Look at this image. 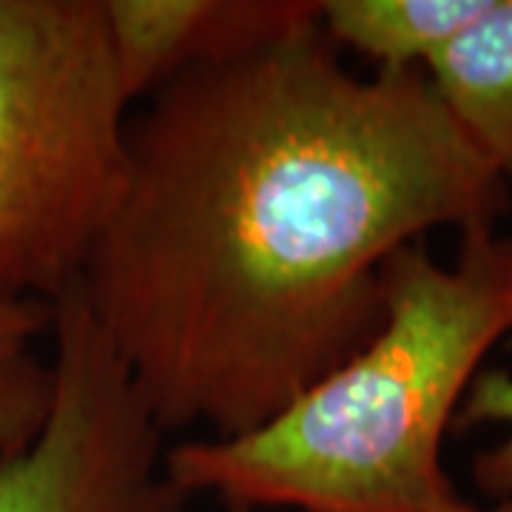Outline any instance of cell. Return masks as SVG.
I'll list each match as a JSON object with an SVG mask.
<instances>
[{
	"mask_svg": "<svg viewBox=\"0 0 512 512\" xmlns=\"http://www.w3.org/2000/svg\"><path fill=\"white\" fill-rule=\"evenodd\" d=\"M510 333L512 237L461 234L450 265L404 245L384 262L382 322L362 348L254 433L168 444L165 473L185 498L254 512H478L441 453Z\"/></svg>",
	"mask_w": 512,
	"mask_h": 512,
	"instance_id": "cell-2",
	"label": "cell"
},
{
	"mask_svg": "<svg viewBox=\"0 0 512 512\" xmlns=\"http://www.w3.org/2000/svg\"><path fill=\"white\" fill-rule=\"evenodd\" d=\"M228 512H254V510H239V507H228ZM478 512H512V498L510 501H498L490 507H478Z\"/></svg>",
	"mask_w": 512,
	"mask_h": 512,
	"instance_id": "cell-10",
	"label": "cell"
},
{
	"mask_svg": "<svg viewBox=\"0 0 512 512\" xmlns=\"http://www.w3.org/2000/svg\"><path fill=\"white\" fill-rule=\"evenodd\" d=\"M131 94L106 0H0V296L74 285L126 191Z\"/></svg>",
	"mask_w": 512,
	"mask_h": 512,
	"instance_id": "cell-3",
	"label": "cell"
},
{
	"mask_svg": "<svg viewBox=\"0 0 512 512\" xmlns=\"http://www.w3.org/2000/svg\"><path fill=\"white\" fill-rule=\"evenodd\" d=\"M52 407L0 456V512H183L165 433L140 402L74 285L55 302Z\"/></svg>",
	"mask_w": 512,
	"mask_h": 512,
	"instance_id": "cell-4",
	"label": "cell"
},
{
	"mask_svg": "<svg viewBox=\"0 0 512 512\" xmlns=\"http://www.w3.org/2000/svg\"><path fill=\"white\" fill-rule=\"evenodd\" d=\"M55 305L0 296V456L35 439L52 407V359L40 339L52 333Z\"/></svg>",
	"mask_w": 512,
	"mask_h": 512,
	"instance_id": "cell-8",
	"label": "cell"
},
{
	"mask_svg": "<svg viewBox=\"0 0 512 512\" xmlns=\"http://www.w3.org/2000/svg\"><path fill=\"white\" fill-rule=\"evenodd\" d=\"M128 143L77 288L165 436L265 427L376 333L390 256L512 202L427 74H353L319 20L171 80Z\"/></svg>",
	"mask_w": 512,
	"mask_h": 512,
	"instance_id": "cell-1",
	"label": "cell"
},
{
	"mask_svg": "<svg viewBox=\"0 0 512 512\" xmlns=\"http://www.w3.org/2000/svg\"><path fill=\"white\" fill-rule=\"evenodd\" d=\"M424 74L467 143L512 188V0H490Z\"/></svg>",
	"mask_w": 512,
	"mask_h": 512,
	"instance_id": "cell-6",
	"label": "cell"
},
{
	"mask_svg": "<svg viewBox=\"0 0 512 512\" xmlns=\"http://www.w3.org/2000/svg\"><path fill=\"white\" fill-rule=\"evenodd\" d=\"M131 100L319 20V0H106Z\"/></svg>",
	"mask_w": 512,
	"mask_h": 512,
	"instance_id": "cell-5",
	"label": "cell"
},
{
	"mask_svg": "<svg viewBox=\"0 0 512 512\" xmlns=\"http://www.w3.org/2000/svg\"><path fill=\"white\" fill-rule=\"evenodd\" d=\"M490 0H319V29L379 74L424 72Z\"/></svg>",
	"mask_w": 512,
	"mask_h": 512,
	"instance_id": "cell-7",
	"label": "cell"
},
{
	"mask_svg": "<svg viewBox=\"0 0 512 512\" xmlns=\"http://www.w3.org/2000/svg\"><path fill=\"white\" fill-rule=\"evenodd\" d=\"M458 427H504L498 444L473 458V481L490 504L512 498V373L481 370L456 416Z\"/></svg>",
	"mask_w": 512,
	"mask_h": 512,
	"instance_id": "cell-9",
	"label": "cell"
}]
</instances>
